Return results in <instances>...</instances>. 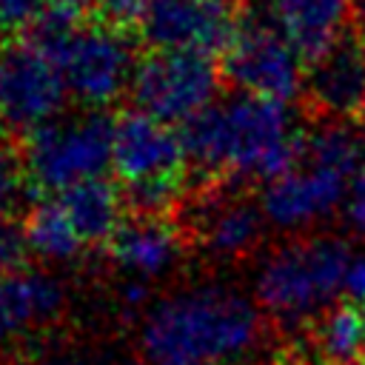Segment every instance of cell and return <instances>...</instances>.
Wrapping results in <instances>:
<instances>
[{
    "label": "cell",
    "mask_w": 365,
    "mask_h": 365,
    "mask_svg": "<svg viewBox=\"0 0 365 365\" xmlns=\"http://www.w3.org/2000/svg\"><path fill=\"white\" fill-rule=\"evenodd\" d=\"M259 345V305L225 282L165 291L137 317V354L145 365H240Z\"/></svg>",
    "instance_id": "1"
},
{
    "label": "cell",
    "mask_w": 365,
    "mask_h": 365,
    "mask_svg": "<svg viewBox=\"0 0 365 365\" xmlns=\"http://www.w3.org/2000/svg\"><path fill=\"white\" fill-rule=\"evenodd\" d=\"M197 171L228 182H268L299 151L302 128L285 100L234 91L182 128Z\"/></svg>",
    "instance_id": "2"
},
{
    "label": "cell",
    "mask_w": 365,
    "mask_h": 365,
    "mask_svg": "<svg viewBox=\"0 0 365 365\" xmlns=\"http://www.w3.org/2000/svg\"><path fill=\"white\" fill-rule=\"evenodd\" d=\"M365 163V128L354 120H322L302 131L297 157L262 182V211L282 234H305L345 208L354 177Z\"/></svg>",
    "instance_id": "3"
},
{
    "label": "cell",
    "mask_w": 365,
    "mask_h": 365,
    "mask_svg": "<svg viewBox=\"0 0 365 365\" xmlns=\"http://www.w3.org/2000/svg\"><path fill=\"white\" fill-rule=\"evenodd\" d=\"M351 254L348 242L328 231L288 234L259 254L251 297L279 328H311L345 291Z\"/></svg>",
    "instance_id": "4"
},
{
    "label": "cell",
    "mask_w": 365,
    "mask_h": 365,
    "mask_svg": "<svg viewBox=\"0 0 365 365\" xmlns=\"http://www.w3.org/2000/svg\"><path fill=\"white\" fill-rule=\"evenodd\" d=\"M188 168L191 160L177 125L140 108L114 120L111 171L137 214H165L182 197Z\"/></svg>",
    "instance_id": "5"
},
{
    "label": "cell",
    "mask_w": 365,
    "mask_h": 365,
    "mask_svg": "<svg viewBox=\"0 0 365 365\" xmlns=\"http://www.w3.org/2000/svg\"><path fill=\"white\" fill-rule=\"evenodd\" d=\"M114 120L97 108L57 114L26 134L23 165L29 185L43 194L66 191L77 182L103 177L111 168Z\"/></svg>",
    "instance_id": "6"
},
{
    "label": "cell",
    "mask_w": 365,
    "mask_h": 365,
    "mask_svg": "<svg viewBox=\"0 0 365 365\" xmlns=\"http://www.w3.org/2000/svg\"><path fill=\"white\" fill-rule=\"evenodd\" d=\"M43 40L57 60L68 100H74L77 106L103 111L117 97L131 91L140 60L123 26H114L108 20L83 23Z\"/></svg>",
    "instance_id": "7"
},
{
    "label": "cell",
    "mask_w": 365,
    "mask_h": 365,
    "mask_svg": "<svg viewBox=\"0 0 365 365\" xmlns=\"http://www.w3.org/2000/svg\"><path fill=\"white\" fill-rule=\"evenodd\" d=\"M220 68L211 54L154 48L137 63L131 97L140 111H148L171 125H185L217 103Z\"/></svg>",
    "instance_id": "8"
},
{
    "label": "cell",
    "mask_w": 365,
    "mask_h": 365,
    "mask_svg": "<svg viewBox=\"0 0 365 365\" xmlns=\"http://www.w3.org/2000/svg\"><path fill=\"white\" fill-rule=\"evenodd\" d=\"M305 57L262 17L240 20L222 51V74L234 91L291 103L305 88Z\"/></svg>",
    "instance_id": "9"
},
{
    "label": "cell",
    "mask_w": 365,
    "mask_h": 365,
    "mask_svg": "<svg viewBox=\"0 0 365 365\" xmlns=\"http://www.w3.org/2000/svg\"><path fill=\"white\" fill-rule=\"evenodd\" d=\"M68 100L57 60L43 37L0 48V128L34 131L63 114Z\"/></svg>",
    "instance_id": "10"
},
{
    "label": "cell",
    "mask_w": 365,
    "mask_h": 365,
    "mask_svg": "<svg viewBox=\"0 0 365 365\" xmlns=\"http://www.w3.org/2000/svg\"><path fill=\"white\" fill-rule=\"evenodd\" d=\"M268 217L259 200L237 188H214L188 211V240L214 262H240L259 251Z\"/></svg>",
    "instance_id": "11"
},
{
    "label": "cell",
    "mask_w": 365,
    "mask_h": 365,
    "mask_svg": "<svg viewBox=\"0 0 365 365\" xmlns=\"http://www.w3.org/2000/svg\"><path fill=\"white\" fill-rule=\"evenodd\" d=\"M137 26L154 48L214 54L225 51L240 17L231 0H148Z\"/></svg>",
    "instance_id": "12"
},
{
    "label": "cell",
    "mask_w": 365,
    "mask_h": 365,
    "mask_svg": "<svg viewBox=\"0 0 365 365\" xmlns=\"http://www.w3.org/2000/svg\"><path fill=\"white\" fill-rule=\"evenodd\" d=\"M185 245V231L165 214H137L117 225L106 242V254L123 279L151 285L177 271Z\"/></svg>",
    "instance_id": "13"
},
{
    "label": "cell",
    "mask_w": 365,
    "mask_h": 365,
    "mask_svg": "<svg viewBox=\"0 0 365 365\" xmlns=\"http://www.w3.org/2000/svg\"><path fill=\"white\" fill-rule=\"evenodd\" d=\"M66 282L48 268L20 265L0 277V351L48 331L66 311Z\"/></svg>",
    "instance_id": "14"
},
{
    "label": "cell",
    "mask_w": 365,
    "mask_h": 365,
    "mask_svg": "<svg viewBox=\"0 0 365 365\" xmlns=\"http://www.w3.org/2000/svg\"><path fill=\"white\" fill-rule=\"evenodd\" d=\"M302 91L322 120L359 117L365 111V48L356 40H339L314 57Z\"/></svg>",
    "instance_id": "15"
},
{
    "label": "cell",
    "mask_w": 365,
    "mask_h": 365,
    "mask_svg": "<svg viewBox=\"0 0 365 365\" xmlns=\"http://www.w3.org/2000/svg\"><path fill=\"white\" fill-rule=\"evenodd\" d=\"M265 9L305 60L334 48L351 23V0H265Z\"/></svg>",
    "instance_id": "16"
},
{
    "label": "cell",
    "mask_w": 365,
    "mask_h": 365,
    "mask_svg": "<svg viewBox=\"0 0 365 365\" xmlns=\"http://www.w3.org/2000/svg\"><path fill=\"white\" fill-rule=\"evenodd\" d=\"M23 234L29 251L46 265H68L91 248L54 194H46L31 205L23 222Z\"/></svg>",
    "instance_id": "17"
},
{
    "label": "cell",
    "mask_w": 365,
    "mask_h": 365,
    "mask_svg": "<svg viewBox=\"0 0 365 365\" xmlns=\"http://www.w3.org/2000/svg\"><path fill=\"white\" fill-rule=\"evenodd\" d=\"M63 208L68 211L71 222L83 234L88 245L108 242V237L123 222V191H117L106 177H94L86 182H77L66 191L54 194Z\"/></svg>",
    "instance_id": "18"
},
{
    "label": "cell",
    "mask_w": 365,
    "mask_h": 365,
    "mask_svg": "<svg viewBox=\"0 0 365 365\" xmlns=\"http://www.w3.org/2000/svg\"><path fill=\"white\" fill-rule=\"evenodd\" d=\"M311 351L319 365H354L365 356V305L336 302L311 325Z\"/></svg>",
    "instance_id": "19"
},
{
    "label": "cell",
    "mask_w": 365,
    "mask_h": 365,
    "mask_svg": "<svg viewBox=\"0 0 365 365\" xmlns=\"http://www.w3.org/2000/svg\"><path fill=\"white\" fill-rule=\"evenodd\" d=\"M26 185H29V177L23 165V151H17L6 137V131L0 128V214H9L11 208H17Z\"/></svg>",
    "instance_id": "20"
},
{
    "label": "cell",
    "mask_w": 365,
    "mask_h": 365,
    "mask_svg": "<svg viewBox=\"0 0 365 365\" xmlns=\"http://www.w3.org/2000/svg\"><path fill=\"white\" fill-rule=\"evenodd\" d=\"M97 9H100V0H46V9L34 26L43 37L60 34L88 23V14Z\"/></svg>",
    "instance_id": "21"
},
{
    "label": "cell",
    "mask_w": 365,
    "mask_h": 365,
    "mask_svg": "<svg viewBox=\"0 0 365 365\" xmlns=\"http://www.w3.org/2000/svg\"><path fill=\"white\" fill-rule=\"evenodd\" d=\"M34 365H123L120 356L91 348V345H77V342H60V345H46Z\"/></svg>",
    "instance_id": "22"
},
{
    "label": "cell",
    "mask_w": 365,
    "mask_h": 365,
    "mask_svg": "<svg viewBox=\"0 0 365 365\" xmlns=\"http://www.w3.org/2000/svg\"><path fill=\"white\" fill-rule=\"evenodd\" d=\"M26 251H29V245H26L23 225H14L6 214H0V277L20 268Z\"/></svg>",
    "instance_id": "23"
},
{
    "label": "cell",
    "mask_w": 365,
    "mask_h": 365,
    "mask_svg": "<svg viewBox=\"0 0 365 365\" xmlns=\"http://www.w3.org/2000/svg\"><path fill=\"white\" fill-rule=\"evenodd\" d=\"M46 0H0V29H23L40 20Z\"/></svg>",
    "instance_id": "24"
},
{
    "label": "cell",
    "mask_w": 365,
    "mask_h": 365,
    "mask_svg": "<svg viewBox=\"0 0 365 365\" xmlns=\"http://www.w3.org/2000/svg\"><path fill=\"white\" fill-rule=\"evenodd\" d=\"M342 214H345L348 228H351L359 240H365V163H362V168H359L356 177H354V185H351V194H348V200H345Z\"/></svg>",
    "instance_id": "25"
},
{
    "label": "cell",
    "mask_w": 365,
    "mask_h": 365,
    "mask_svg": "<svg viewBox=\"0 0 365 365\" xmlns=\"http://www.w3.org/2000/svg\"><path fill=\"white\" fill-rule=\"evenodd\" d=\"M345 294L365 305V248L351 254V265H348V277H345Z\"/></svg>",
    "instance_id": "26"
},
{
    "label": "cell",
    "mask_w": 365,
    "mask_h": 365,
    "mask_svg": "<svg viewBox=\"0 0 365 365\" xmlns=\"http://www.w3.org/2000/svg\"><path fill=\"white\" fill-rule=\"evenodd\" d=\"M351 31H354V40L365 48V0H351Z\"/></svg>",
    "instance_id": "27"
},
{
    "label": "cell",
    "mask_w": 365,
    "mask_h": 365,
    "mask_svg": "<svg viewBox=\"0 0 365 365\" xmlns=\"http://www.w3.org/2000/svg\"><path fill=\"white\" fill-rule=\"evenodd\" d=\"M354 365H365V356H362V359H359V362H354Z\"/></svg>",
    "instance_id": "28"
},
{
    "label": "cell",
    "mask_w": 365,
    "mask_h": 365,
    "mask_svg": "<svg viewBox=\"0 0 365 365\" xmlns=\"http://www.w3.org/2000/svg\"><path fill=\"white\" fill-rule=\"evenodd\" d=\"M0 48H3V46H0Z\"/></svg>",
    "instance_id": "29"
}]
</instances>
